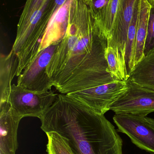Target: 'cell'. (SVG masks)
Instances as JSON below:
<instances>
[{"mask_svg":"<svg viewBox=\"0 0 154 154\" xmlns=\"http://www.w3.org/2000/svg\"><path fill=\"white\" fill-rule=\"evenodd\" d=\"M107 40L83 0H72L65 37L47 67L53 87L62 94L116 81L107 71Z\"/></svg>","mask_w":154,"mask_h":154,"instance_id":"6da1fadb","label":"cell"},{"mask_svg":"<svg viewBox=\"0 0 154 154\" xmlns=\"http://www.w3.org/2000/svg\"><path fill=\"white\" fill-rule=\"evenodd\" d=\"M46 134L67 140L74 154H123V141L105 115L67 94H59L39 119Z\"/></svg>","mask_w":154,"mask_h":154,"instance_id":"7a4b0ae2","label":"cell"},{"mask_svg":"<svg viewBox=\"0 0 154 154\" xmlns=\"http://www.w3.org/2000/svg\"><path fill=\"white\" fill-rule=\"evenodd\" d=\"M66 1L44 0L24 23L18 25L11 50L21 64L28 65L35 59L49 23Z\"/></svg>","mask_w":154,"mask_h":154,"instance_id":"3957f363","label":"cell"},{"mask_svg":"<svg viewBox=\"0 0 154 154\" xmlns=\"http://www.w3.org/2000/svg\"><path fill=\"white\" fill-rule=\"evenodd\" d=\"M58 95L52 91H38L12 84L7 102L23 118L41 117L52 106Z\"/></svg>","mask_w":154,"mask_h":154,"instance_id":"277c9868","label":"cell"},{"mask_svg":"<svg viewBox=\"0 0 154 154\" xmlns=\"http://www.w3.org/2000/svg\"><path fill=\"white\" fill-rule=\"evenodd\" d=\"M113 120L118 131L125 134L142 150L154 154V119L147 116L115 114Z\"/></svg>","mask_w":154,"mask_h":154,"instance_id":"5b68a950","label":"cell"},{"mask_svg":"<svg viewBox=\"0 0 154 154\" xmlns=\"http://www.w3.org/2000/svg\"><path fill=\"white\" fill-rule=\"evenodd\" d=\"M127 89L113 103L110 110L115 114L147 116L154 112V90L143 87L128 78Z\"/></svg>","mask_w":154,"mask_h":154,"instance_id":"8992f818","label":"cell"},{"mask_svg":"<svg viewBox=\"0 0 154 154\" xmlns=\"http://www.w3.org/2000/svg\"><path fill=\"white\" fill-rule=\"evenodd\" d=\"M126 81H115L67 94L102 115L127 89Z\"/></svg>","mask_w":154,"mask_h":154,"instance_id":"52a82bcc","label":"cell"},{"mask_svg":"<svg viewBox=\"0 0 154 154\" xmlns=\"http://www.w3.org/2000/svg\"><path fill=\"white\" fill-rule=\"evenodd\" d=\"M60 43L40 51L33 62L18 77L17 85L34 91L51 90L53 85L47 74V67Z\"/></svg>","mask_w":154,"mask_h":154,"instance_id":"ba28073f","label":"cell"},{"mask_svg":"<svg viewBox=\"0 0 154 154\" xmlns=\"http://www.w3.org/2000/svg\"><path fill=\"white\" fill-rule=\"evenodd\" d=\"M136 1L119 0L114 24L107 40V47L118 51L125 62L127 33Z\"/></svg>","mask_w":154,"mask_h":154,"instance_id":"9c48e42d","label":"cell"},{"mask_svg":"<svg viewBox=\"0 0 154 154\" xmlns=\"http://www.w3.org/2000/svg\"><path fill=\"white\" fill-rule=\"evenodd\" d=\"M23 118L9 102L0 103V154H16L18 128Z\"/></svg>","mask_w":154,"mask_h":154,"instance_id":"30bf717a","label":"cell"},{"mask_svg":"<svg viewBox=\"0 0 154 154\" xmlns=\"http://www.w3.org/2000/svg\"><path fill=\"white\" fill-rule=\"evenodd\" d=\"M72 1L67 0L51 20L42 40L39 51L51 45L60 43L65 37Z\"/></svg>","mask_w":154,"mask_h":154,"instance_id":"8fae6325","label":"cell"},{"mask_svg":"<svg viewBox=\"0 0 154 154\" xmlns=\"http://www.w3.org/2000/svg\"><path fill=\"white\" fill-rule=\"evenodd\" d=\"M19 60L11 50L6 55H1L0 59V99L1 102L7 101L11 91V82L16 76Z\"/></svg>","mask_w":154,"mask_h":154,"instance_id":"7c38bea8","label":"cell"},{"mask_svg":"<svg viewBox=\"0 0 154 154\" xmlns=\"http://www.w3.org/2000/svg\"><path fill=\"white\" fill-rule=\"evenodd\" d=\"M129 76L135 83L154 90V50L136 65Z\"/></svg>","mask_w":154,"mask_h":154,"instance_id":"4fadbf2b","label":"cell"},{"mask_svg":"<svg viewBox=\"0 0 154 154\" xmlns=\"http://www.w3.org/2000/svg\"><path fill=\"white\" fill-rule=\"evenodd\" d=\"M150 9L151 6L146 0H141L135 52V66L144 57V51Z\"/></svg>","mask_w":154,"mask_h":154,"instance_id":"5bb4252c","label":"cell"},{"mask_svg":"<svg viewBox=\"0 0 154 154\" xmlns=\"http://www.w3.org/2000/svg\"><path fill=\"white\" fill-rule=\"evenodd\" d=\"M140 1L141 0H137L134 9L133 18L127 33L125 60L128 75L135 67V52L137 32L139 21Z\"/></svg>","mask_w":154,"mask_h":154,"instance_id":"9a60e30c","label":"cell"},{"mask_svg":"<svg viewBox=\"0 0 154 154\" xmlns=\"http://www.w3.org/2000/svg\"><path fill=\"white\" fill-rule=\"evenodd\" d=\"M105 57L108 64L107 71L116 81H126L129 78L126 63L118 51L107 47Z\"/></svg>","mask_w":154,"mask_h":154,"instance_id":"2e32d148","label":"cell"},{"mask_svg":"<svg viewBox=\"0 0 154 154\" xmlns=\"http://www.w3.org/2000/svg\"><path fill=\"white\" fill-rule=\"evenodd\" d=\"M119 0H109L105 13L96 27L100 35L108 40L114 24Z\"/></svg>","mask_w":154,"mask_h":154,"instance_id":"e0dca14e","label":"cell"},{"mask_svg":"<svg viewBox=\"0 0 154 154\" xmlns=\"http://www.w3.org/2000/svg\"><path fill=\"white\" fill-rule=\"evenodd\" d=\"M48 138L46 152L48 154H74L67 140L55 132L46 133Z\"/></svg>","mask_w":154,"mask_h":154,"instance_id":"ac0fdd59","label":"cell"},{"mask_svg":"<svg viewBox=\"0 0 154 154\" xmlns=\"http://www.w3.org/2000/svg\"><path fill=\"white\" fill-rule=\"evenodd\" d=\"M154 50V8L151 7L149 13L147 33L146 39L144 54L145 56Z\"/></svg>","mask_w":154,"mask_h":154,"instance_id":"d6986e66","label":"cell"},{"mask_svg":"<svg viewBox=\"0 0 154 154\" xmlns=\"http://www.w3.org/2000/svg\"><path fill=\"white\" fill-rule=\"evenodd\" d=\"M151 7L154 8V0H146Z\"/></svg>","mask_w":154,"mask_h":154,"instance_id":"ffe728a7","label":"cell"},{"mask_svg":"<svg viewBox=\"0 0 154 154\" xmlns=\"http://www.w3.org/2000/svg\"><path fill=\"white\" fill-rule=\"evenodd\" d=\"M85 2V3H87L88 2H90V1H92V0H83Z\"/></svg>","mask_w":154,"mask_h":154,"instance_id":"44dd1931","label":"cell"}]
</instances>
